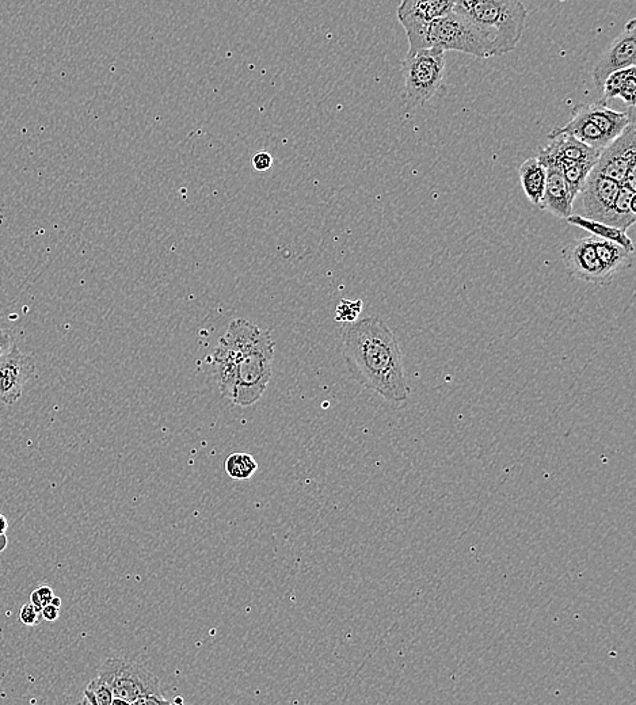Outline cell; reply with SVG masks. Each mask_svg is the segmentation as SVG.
Returning a JSON list of instances; mask_svg holds the SVG:
<instances>
[{
  "label": "cell",
  "mask_w": 636,
  "mask_h": 705,
  "mask_svg": "<svg viewBox=\"0 0 636 705\" xmlns=\"http://www.w3.org/2000/svg\"><path fill=\"white\" fill-rule=\"evenodd\" d=\"M98 677L112 689L113 699L124 705L169 703L162 695L161 682L142 663L109 658Z\"/></svg>",
  "instance_id": "5b68a950"
},
{
  "label": "cell",
  "mask_w": 636,
  "mask_h": 705,
  "mask_svg": "<svg viewBox=\"0 0 636 705\" xmlns=\"http://www.w3.org/2000/svg\"><path fill=\"white\" fill-rule=\"evenodd\" d=\"M547 166H558L561 169L563 178H565L567 192H569L570 200L573 201L577 196H580L581 189L584 188L586 178L592 171L593 163L571 162V160H558ZM544 166V167H547Z\"/></svg>",
  "instance_id": "7402d4cb"
},
{
  "label": "cell",
  "mask_w": 636,
  "mask_h": 705,
  "mask_svg": "<svg viewBox=\"0 0 636 705\" xmlns=\"http://www.w3.org/2000/svg\"><path fill=\"white\" fill-rule=\"evenodd\" d=\"M562 133L573 136L574 139L582 141V143L594 148V150L603 151L611 143V140L577 106H575L573 117H571L569 123L565 127L552 129L548 136L562 135Z\"/></svg>",
  "instance_id": "2e32d148"
},
{
  "label": "cell",
  "mask_w": 636,
  "mask_h": 705,
  "mask_svg": "<svg viewBox=\"0 0 636 705\" xmlns=\"http://www.w3.org/2000/svg\"><path fill=\"white\" fill-rule=\"evenodd\" d=\"M567 223L573 224V226L581 227L582 230L590 232L592 236L596 238L609 240V242L616 243V245L622 246L623 249L634 253L635 247L634 243L627 235L626 231L619 230V228L608 226V224L601 223V221H596L588 219L581 215H570L567 217Z\"/></svg>",
  "instance_id": "44dd1931"
},
{
  "label": "cell",
  "mask_w": 636,
  "mask_h": 705,
  "mask_svg": "<svg viewBox=\"0 0 636 705\" xmlns=\"http://www.w3.org/2000/svg\"><path fill=\"white\" fill-rule=\"evenodd\" d=\"M41 619H43L41 612H38L30 602L24 605V607L21 608V612H19V621L28 627L36 626V624L40 623Z\"/></svg>",
  "instance_id": "4316f807"
},
{
  "label": "cell",
  "mask_w": 636,
  "mask_h": 705,
  "mask_svg": "<svg viewBox=\"0 0 636 705\" xmlns=\"http://www.w3.org/2000/svg\"><path fill=\"white\" fill-rule=\"evenodd\" d=\"M53 597H55V593H53L51 586L41 585L30 594V604H32L38 612H41L45 605L51 604Z\"/></svg>",
  "instance_id": "484cf974"
},
{
  "label": "cell",
  "mask_w": 636,
  "mask_h": 705,
  "mask_svg": "<svg viewBox=\"0 0 636 705\" xmlns=\"http://www.w3.org/2000/svg\"><path fill=\"white\" fill-rule=\"evenodd\" d=\"M455 0H401L396 15L399 22H422L429 24L433 19L443 17L453 11Z\"/></svg>",
  "instance_id": "9a60e30c"
},
{
  "label": "cell",
  "mask_w": 636,
  "mask_h": 705,
  "mask_svg": "<svg viewBox=\"0 0 636 705\" xmlns=\"http://www.w3.org/2000/svg\"><path fill=\"white\" fill-rule=\"evenodd\" d=\"M563 264L578 280L604 285L612 280L594 250L592 236L574 240L562 250Z\"/></svg>",
  "instance_id": "30bf717a"
},
{
  "label": "cell",
  "mask_w": 636,
  "mask_h": 705,
  "mask_svg": "<svg viewBox=\"0 0 636 705\" xmlns=\"http://www.w3.org/2000/svg\"><path fill=\"white\" fill-rule=\"evenodd\" d=\"M519 173L525 196L535 207L540 208L546 188V169L538 158H531L525 160Z\"/></svg>",
  "instance_id": "ffe728a7"
},
{
  "label": "cell",
  "mask_w": 636,
  "mask_h": 705,
  "mask_svg": "<svg viewBox=\"0 0 636 705\" xmlns=\"http://www.w3.org/2000/svg\"><path fill=\"white\" fill-rule=\"evenodd\" d=\"M52 605H55L56 608H62V600H60L59 597H53L51 601Z\"/></svg>",
  "instance_id": "d6a6232c"
},
{
  "label": "cell",
  "mask_w": 636,
  "mask_h": 705,
  "mask_svg": "<svg viewBox=\"0 0 636 705\" xmlns=\"http://www.w3.org/2000/svg\"><path fill=\"white\" fill-rule=\"evenodd\" d=\"M7 544H9V540H7L6 533L5 535H0V554L6 550Z\"/></svg>",
  "instance_id": "1f68e13d"
},
{
  "label": "cell",
  "mask_w": 636,
  "mask_h": 705,
  "mask_svg": "<svg viewBox=\"0 0 636 705\" xmlns=\"http://www.w3.org/2000/svg\"><path fill=\"white\" fill-rule=\"evenodd\" d=\"M620 189L619 182L605 177V175L592 169L586 178L584 188L581 189L582 215L588 219L601 221L611 209Z\"/></svg>",
  "instance_id": "8fae6325"
},
{
  "label": "cell",
  "mask_w": 636,
  "mask_h": 705,
  "mask_svg": "<svg viewBox=\"0 0 636 705\" xmlns=\"http://www.w3.org/2000/svg\"><path fill=\"white\" fill-rule=\"evenodd\" d=\"M453 10L489 34L498 56L516 49L527 26L521 0H455Z\"/></svg>",
  "instance_id": "3957f363"
},
{
  "label": "cell",
  "mask_w": 636,
  "mask_h": 705,
  "mask_svg": "<svg viewBox=\"0 0 636 705\" xmlns=\"http://www.w3.org/2000/svg\"><path fill=\"white\" fill-rule=\"evenodd\" d=\"M36 373V360L14 346L0 357V403L11 406L21 399L22 391Z\"/></svg>",
  "instance_id": "ba28073f"
},
{
  "label": "cell",
  "mask_w": 636,
  "mask_h": 705,
  "mask_svg": "<svg viewBox=\"0 0 636 705\" xmlns=\"http://www.w3.org/2000/svg\"><path fill=\"white\" fill-rule=\"evenodd\" d=\"M577 108L611 141L622 135L624 129L635 121V108H630V112H616L603 101L578 105Z\"/></svg>",
  "instance_id": "4fadbf2b"
},
{
  "label": "cell",
  "mask_w": 636,
  "mask_h": 705,
  "mask_svg": "<svg viewBox=\"0 0 636 705\" xmlns=\"http://www.w3.org/2000/svg\"><path fill=\"white\" fill-rule=\"evenodd\" d=\"M592 240L597 258L600 259L601 264L612 277L622 270L631 268L634 264V253L623 249L622 246L609 242V240L596 238V236H592Z\"/></svg>",
  "instance_id": "d6986e66"
},
{
  "label": "cell",
  "mask_w": 636,
  "mask_h": 705,
  "mask_svg": "<svg viewBox=\"0 0 636 705\" xmlns=\"http://www.w3.org/2000/svg\"><path fill=\"white\" fill-rule=\"evenodd\" d=\"M636 63V19L632 18L624 25L623 32L613 40L611 47L600 57L593 70V82L597 89L603 90L605 79L612 72L635 66Z\"/></svg>",
  "instance_id": "9c48e42d"
},
{
  "label": "cell",
  "mask_w": 636,
  "mask_h": 705,
  "mask_svg": "<svg viewBox=\"0 0 636 705\" xmlns=\"http://www.w3.org/2000/svg\"><path fill=\"white\" fill-rule=\"evenodd\" d=\"M15 346V334L13 330L0 329V357L5 356Z\"/></svg>",
  "instance_id": "f1b7e54d"
},
{
  "label": "cell",
  "mask_w": 636,
  "mask_h": 705,
  "mask_svg": "<svg viewBox=\"0 0 636 705\" xmlns=\"http://www.w3.org/2000/svg\"><path fill=\"white\" fill-rule=\"evenodd\" d=\"M550 143L539 151L538 159L543 166L551 165L558 160H571V162L593 163L596 166L601 151L586 146L582 141L573 136L554 135L548 136Z\"/></svg>",
  "instance_id": "7c38bea8"
},
{
  "label": "cell",
  "mask_w": 636,
  "mask_h": 705,
  "mask_svg": "<svg viewBox=\"0 0 636 705\" xmlns=\"http://www.w3.org/2000/svg\"><path fill=\"white\" fill-rule=\"evenodd\" d=\"M636 128L635 121L624 132L601 151L594 170L605 177L619 182L626 181L628 175L636 174Z\"/></svg>",
  "instance_id": "52a82bcc"
},
{
  "label": "cell",
  "mask_w": 636,
  "mask_h": 705,
  "mask_svg": "<svg viewBox=\"0 0 636 705\" xmlns=\"http://www.w3.org/2000/svg\"><path fill=\"white\" fill-rule=\"evenodd\" d=\"M344 357L353 376L384 400L398 405L410 396L398 339L376 316L348 323Z\"/></svg>",
  "instance_id": "7a4b0ae2"
},
{
  "label": "cell",
  "mask_w": 636,
  "mask_h": 705,
  "mask_svg": "<svg viewBox=\"0 0 636 705\" xmlns=\"http://www.w3.org/2000/svg\"><path fill=\"white\" fill-rule=\"evenodd\" d=\"M251 166H253L255 171H260V173L268 171L270 167L273 166L272 155L266 151H258L257 154L251 158Z\"/></svg>",
  "instance_id": "83f0119b"
},
{
  "label": "cell",
  "mask_w": 636,
  "mask_h": 705,
  "mask_svg": "<svg viewBox=\"0 0 636 705\" xmlns=\"http://www.w3.org/2000/svg\"><path fill=\"white\" fill-rule=\"evenodd\" d=\"M258 471V463L249 453H232L226 460V472L231 479L247 480Z\"/></svg>",
  "instance_id": "603a6c76"
},
{
  "label": "cell",
  "mask_w": 636,
  "mask_h": 705,
  "mask_svg": "<svg viewBox=\"0 0 636 705\" xmlns=\"http://www.w3.org/2000/svg\"><path fill=\"white\" fill-rule=\"evenodd\" d=\"M603 102L608 104L612 99L622 98L630 108H635L636 74L635 66L612 72L603 85Z\"/></svg>",
  "instance_id": "e0dca14e"
},
{
  "label": "cell",
  "mask_w": 636,
  "mask_h": 705,
  "mask_svg": "<svg viewBox=\"0 0 636 705\" xmlns=\"http://www.w3.org/2000/svg\"><path fill=\"white\" fill-rule=\"evenodd\" d=\"M635 220V188L628 185H620L615 203L609 209L603 223L619 228V230L627 231L628 228L634 226Z\"/></svg>",
  "instance_id": "ac0fdd59"
},
{
  "label": "cell",
  "mask_w": 636,
  "mask_h": 705,
  "mask_svg": "<svg viewBox=\"0 0 636 705\" xmlns=\"http://www.w3.org/2000/svg\"><path fill=\"white\" fill-rule=\"evenodd\" d=\"M425 45L426 48L466 53L479 59L498 56L497 48L489 34L455 10L429 22Z\"/></svg>",
  "instance_id": "277c9868"
},
{
  "label": "cell",
  "mask_w": 636,
  "mask_h": 705,
  "mask_svg": "<svg viewBox=\"0 0 636 705\" xmlns=\"http://www.w3.org/2000/svg\"><path fill=\"white\" fill-rule=\"evenodd\" d=\"M211 358L212 375L220 394L232 405L253 406L264 395L272 377V334L249 320H232Z\"/></svg>",
  "instance_id": "6da1fadb"
},
{
  "label": "cell",
  "mask_w": 636,
  "mask_h": 705,
  "mask_svg": "<svg viewBox=\"0 0 636 705\" xmlns=\"http://www.w3.org/2000/svg\"><path fill=\"white\" fill-rule=\"evenodd\" d=\"M405 93L409 102L424 105L439 93L445 76V52L439 48L407 53L402 63Z\"/></svg>",
  "instance_id": "8992f818"
},
{
  "label": "cell",
  "mask_w": 636,
  "mask_h": 705,
  "mask_svg": "<svg viewBox=\"0 0 636 705\" xmlns=\"http://www.w3.org/2000/svg\"><path fill=\"white\" fill-rule=\"evenodd\" d=\"M7 529H9V521L3 514H0V535H5Z\"/></svg>",
  "instance_id": "4dcf8cb0"
},
{
  "label": "cell",
  "mask_w": 636,
  "mask_h": 705,
  "mask_svg": "<svg viewBox=\"0 0 636 705\" xmlns=\"http://www.w3.org/2000/svg\"><path fill=\"white\" fill-rule=\"evenodd\" d=\"M361 311H363V301L341 300L335 310V320L348 325V323L356 322Z\"/></svg>",
  "instance_id": "d4e9b609"
},
{
  "label": "cell",
  "mask_w": 636,
  "mask_h": 705,
  "mask_svg": "<svg viewBox=\"0 0 636 705\" xmlns=\"http://www.w3.org/2000/svg\"><path fill=\"white\" fill-rule=\"evenodd\" d=\"M41 616H43L44 620L56 621L60 616V608H56L52 604L45 605L43 611H41Z\"/></svg>",
  "instance_id": "f546056e"
},
{
  "label": "cell",
  "mask_w": 636,
  "mask_h": 705,
  "mask_svg": "<svg viewBox=\"0 0 636 705\" xmlns=\"http://www.w3.org/2000/svg\"><path fill=\"white\" fill-rule=\"evenodd\" d=\"M544 169H546V188H544L540 209L567 219L573 211L574 203L570 200L562 171L558 166H547Z\"/></svg>",
  "instance_id": "5bb4252c"
},
{
  "label": "cell",
  "mask_w": 636,
  "mask_h": 705,
  "mask_svg": "<svg viewBox=\"0 0 636 705\" xmlns=\"http://www.w3.org/2000/svg\"><path fill=\"white\" fill-rule=\"evenodd\" d=\"M113 692L109 688L106 682L102 681L101 678L97 677L95 680L91 681L89 687L85 691V699H83V704H93V705H112Z\"/></svg>",
  "instance_id": "cb8c5ba5"
}]
</instances>
